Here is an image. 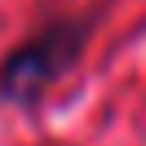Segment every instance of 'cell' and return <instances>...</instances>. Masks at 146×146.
Listing matches in <instances>:
<instances>
[{
	"label": "cell",
	"instance_id": "6da1fadb",
	"mask_svg": "<svg viewBox=\"0 0 146 146\" xmlns=\"http://www.w3.org/2000/svg\"><path fill=\"white\" fill-rule=\"evenodd\" d=\"M98 13H53L0 58V102L13 111H36L89 53Z\"/></svg>",
	"mask_w": 146,
	"mask_h": 146
}]
</instances>
